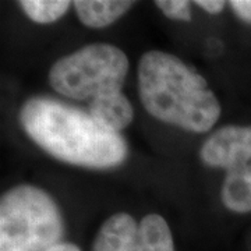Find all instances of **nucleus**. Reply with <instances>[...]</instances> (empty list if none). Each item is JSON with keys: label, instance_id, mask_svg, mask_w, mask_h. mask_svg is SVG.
<instances>
[{"label": "nucleus", "instance_id": "ddd939ff", "mask_svg": "<svg viewBox=\"0 0 251 251\" xmlns=\"http://www.w3.org/2000/svg\"><path fill=\"white\" fill-rule=\"evenodd\" d=\"M229 6L240 20L251 24V0H232Z\"/></svg>", "mask_w": 251, "mask_h": 251}, {"label": "nucleus", "instance_id": "f03ea898", "mask_svg": "<svg viewBox=\"0 0 251 251\" xmlns=\"http://www.w3.org/2000/svg\"><path fill=\"white\" fill-rule=\"evenodd\" d=\"M138 94L151 116L187 131L206 133L221 116L219 100L205 78L162 50L141 56Z\"/></svg>", "mask_w": 251, "mask_h": 251}, {"label": "nucleus", "instance_id": "f8f14e48", "mask_svg": "<svg viewBox=\"0 0 251 251\" xmlns=\"http://www.w3.org/2000/svg\"><path fill=\"white\" fill-rule=\"evenodd\" d=\"M155 4L168 18L191 21V7L187 0H158Z\"/></svg>", "mask_w": 251, "mask_h": 251}, {"label": "nucleus", "instance_id": "39448f33", "mask_svg": "<svg viewBox=\"0 0 251 251\" xmlns=\"http://www.w3.org/2000/svg\"><path fill=\"white\" fill-rule=\"evenodd\" d=\"M200 156L206 166L233 171L251 163V126H224L202 144Z\"/></svg>", "mask_w": 251, "mask_h": 251}, {"label": "nucleus", "instance_id": "6e6552de", "mask_svg": "<svg viewBox=\"0 0 251 251\" xmlns=\"http://www.w3.org/2000/svg\"><path fill=\"white\" fill-rule=\"evenodd\" d=\"M134 1L117 0H75L74 10L80 21L90 28H105L131 9Z\"/></svg>", "mask_w": 251, "mask_h": 251}, {"label": "nucleus", "instance_id": "2eb2a0df", "mask_svg": "<svg viewBox=\"0 0 251 251\" xmlns=\"http://www.w3.org/2000/svg\"><path fill=\"white\" fill-rule=\"evenodd\" d=\"M46 251H81L75 244H73V243H59V244H56L53 246L52 249H49V250Z\"/></svg>", "mask_w": 251, "mask_h": 251}, {"label": "nucleus", "instance_id": "7ed1b4c3", "mask_svg": "<svg viewBox=\"0 0 251 251\" xmlns=\"http://www.w3.org/2000/svg\"><path fill=\"white\" fill-rule=\"evenodd\" d=\"M64 233L60 209L42 188L20 184L0 200V251H46Z\"/></svg>", "mask_w": 251, "mask_h": 251}, {"label": "nucleus", "instance_id": "0eeeda50", "mask_svg": "<svg viewBox=\"0 0 251 251\" xmlns=\"http://www.w3.org/2000/svg\"><path fill=\"white\" fill-rule=\"evenodd\" d=\"M88 112L98 123L116 133L126 128L134 117L133 106L123 92L103 95L91 100Z\"/></svg>", "mask_w": 251, "mask_h": 251}, {"label": "nucleus", "instance_id": "1a4fd4ad", "mask_svg": "<svg viewBox=\"0 0 251 251\" xmlns=\"http://www.w3.org/2000/svg\"><path fill=\"white\" fill-rule=\"evenodd\" d=\"M221 198L233 212H251V163L226 173Z\"/></svg>", "mask_w": 251, "mask_h": 251}, {"label": "nucleus", "instance_id": "423d86ee", "mask_svg": "<svg viewBox=\"0 0 251 251\" xmlns=\"http://www.w3.org/2000/svg\"><path fill=\"white\" fill-rule=\"evenodd\" d=\"M92 251H145L134 218L125 212L108 218L94 240Z\"/></svg>", "mask_w": 251, "mask_h": 251}, {"label": "nucleus", "instance_id": "4468645a", "mask_svg": "<svg viewBox=\"0 0 251 251\" xmlns=\"http://www.w3.org/2000/svg\"><path fill=\"white\" fill-rule=\"evenodd\" d=\"M194 3L200 9L205 10L209 14H219L224 11L226 6V1H222V0H197Z\"/></svg>", "mask_w": 251, "mask_h": 251}, {"label": "nucleus", "instance_id": "9d476101", "mask_svg": "<svg viewBox=\"0 0 251 251\" xmlns=\"http://www.w3.org/2000/svg\"><path fill=\"white\" fill-rule=\"evenodd\" d=\"M138 233L145 251H175L171 227L158 214L145 215L138 224Z\"/></svg>", "mask_w": 251, "mask_h": 251}, {"label": "nucleus", "instance_id": "20e7f679", "mask_svg": "<svg viewBox=\"0 0 251 251\" xmlns=\"http://www.w3.org/2000/svg\"><path fill=\"white\" fill-rule=\"evenodd\" d=\"M128 67L127 56L117 46L91 44L54 63L49 84L60 95L91 102L122 92Z\"/></svg>", "mask_w": 251, "mask_h": 251}, {"label": "nucleus", "instance_id": "9b49d317", "mask_svg": "<svg viewBox=\"0 0 251 251\" xmlns=\"http://www.w3.org/2000/svg\"><path fill=\"white\" fill-rule=\"evenodd\" d=\"M20 7L29 20L38 24H50L62 18L70 9L72 1L67 0H21Z\"/></svg>", "mask_w": 251, "mask_h": 251}, {"label": "nucleus", "instance_id": "f257e3e1", "mask_svg": "<svg viewBox=\"0 0 251 251\" xmlns=\"http://www.w3.org/2000/svg\"><path fill=\"white\" fill-rule=\"evenodd\" d=\"M28 137L59 161L109 169L122 165L128 148L120 133L98 123L90 112L48 97L29 98L18 113Z\"/></svg>", "mask_w": 251, "mask_h": 251}]
</instances>
